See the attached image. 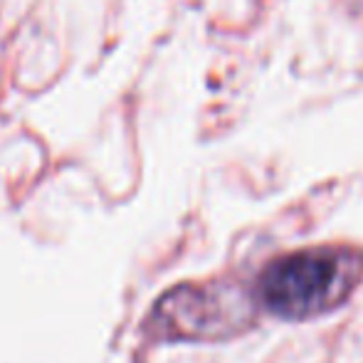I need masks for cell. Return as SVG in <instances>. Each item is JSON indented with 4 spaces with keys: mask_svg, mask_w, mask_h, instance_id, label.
<instances>
[{
    "mask_svg": "<svg viewBox=\"0 0 363 363\" xmlns=\"http://www.w3.org/2000/svg\"><path fill=\"white\" fill-rule=\"evenodd\" d=\"M363 277V257L349 250H304L264 267L259 296L272 314L309 319L339 306Z\"/></svg>",
    "mask_w": 363,
    "mask_h": 363,
    "instance_id": "obj_1",
    "label": "cell"
}]
</instances>
